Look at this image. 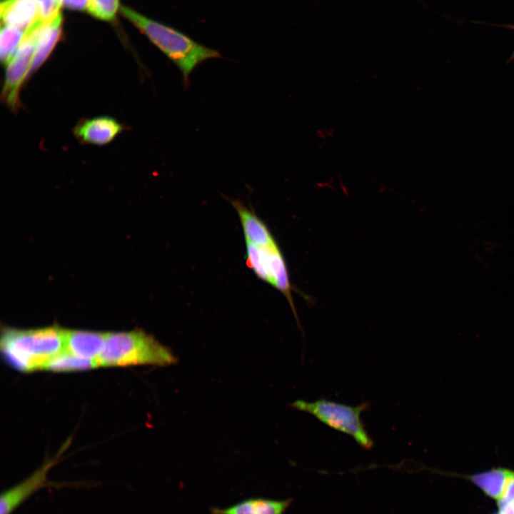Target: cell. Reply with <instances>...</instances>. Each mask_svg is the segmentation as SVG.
Wrapping results in <instances>:
<instances>
[{
	"label": "cell",
	"instance_id": "obj_1",
	"mask_svg": "<svg viewBox=\"0 0 514 514\" xmlns=\"http://www.w3.org/2000/svg\"><path fill=\"white\" fill-rule=\"evenodd\" d=\"M0 349L14 369L24 373L42 371L66 350L65 329L58 325L34 329L5 326L1 331Z\"/></svg>",
	"mask_w": 514,
	"mask_h": 514
},
{
	"label": "cell",
	"instance_id": "obj_2",
	"mask_svg": "<svg viewBox=\"0 0 514 514\" xmlns=\"http://www.w3.org/2000/svg\"><path fill=\"white\" fill-rule=\"evenodd\" d=\"M121 14L169 59L181 73L185 86L194 69L203 61L221 58L220 52L193 40L186 34L163 24L125 6Z\"/></svg>",
	"mask_w": 514,
	"mask_h": 514
},
{
	"label": "cell",
	"instance_id": "obj_3",
	"mask_svg": "<svg viewBox=\"0 0 514 514\" xmlns=\"http://www.w3.org/2000/svg\"><path fill=\"white\" fill-rule=\"evenodd\" d=\"M170 348L141 329L106 332L103 351L98 360L100 366H167L176 363Z\"/></svg>",
	"mask_w": 514,
	"mask_h": 514
},
{
	"label": "cell",
	"instance_id": "obj_4",
	"mask_svg": "<svg viewBox=\"0 0 514 514\" xmlns=\"http://www.w3.org/2000/svg\"><path fill=\"white\" fill-rule=\"evenodd\" d=\"M291 407L307 413L328 427L351 436L364 450H370L373 447V440L361 420L362 413L370 409V404L367 402L353 406L324 398L314 401L297 400L291 403Z\"/></svg>",
	"mask_w": 514,
	"mask_h": 514
},
{
	"label": "cell",
	"instance_id": "obj_5",
	"mask_svg": "<svg viewBox=\"0 0 514 514\" xmlns=\"http://www.w3.org/2000/svg\"><path fill=\"white\" fill-rule=\"evenodd\" d=\"M42 22L39 20L25 32L18 49L5 66V78L1 99L6 107L13 113H17L22 107L20 93L24 82L29 78L37 33Z\"/></svg>",
	"mask_w": 514,
	"mask_h": 514
},
{
	"label": "cell",
	"instance_id": "obj_6",
	"mask_svg": "<svg viewBox=\"0 0 514 514\" xmlns=\"http://www.w3.org/2000/svg\"><path fill=\"white\" fill-rule=\"evenodd\" d=\"M246 263L247 266L253 271L258 278L272 286L283 294L299 324L292 298V286L288 268L279 246L261 247L248 243H246Z\"/></svg>",
	"mask_w": 514,
	"mask_h": 514
},
{
	"label": "cell",
	"instance_id": "obj_7",
	"mask_svg": "<svg viewBox=\"0 0 514 514\" xmlns=\"http://www.w3.org/2000/svg\"><path fill=\"white\" fill-rule=\"evenodd\" d=\"M125 130V126L115 118L99 116L80 119L72 131L75 138L82 144L105 146Z\"/></svg>",
	"mask_w": 514,
	"mask_h": 514
},
{
	"label": "cell",
	"instance_id": "obj_8",
	"mask_svg": "<svg viewBox=\"0 0 514 514\" xmlns=\"http://www.w3.org/2000/svg\"><path fill=\"white\" fill-rule=\"evenodd\" d=\"M54 463L52 460L46 462L29 478L2 493L0 500V514H11L35 492L46 486L47 473Z\"/></svg>",
	"mask_w": 514,
	"mask_h": 514
},
{
	"label": "cell",
	"instance_id": "obj_9",
	"mask_svg": "<svg viewBox=\"0 0 514 514\" xmlns=\"http://www.w3.org/2000/svg\"><path fill=\"white\" fill-rule=\"evenodd\" d=\"M106 338L104 332L65 329L66 351L78 357L98 361Z\"/></svg>",
	"mask_w": 514,
	"mask_h": 514
},
{
	"label": "cell",
	"instance_id": "obj_10",
	"mask_svg": "<svg viewBox=\"0 0 514 514\" xmlns=\"http://www.w3.org/2000/svg\"><path fill=\"white\" fill-rule=\"evenodd\" d=\"M230 202L239 217L246 243L261 247L278 245L268 226L253 211L238 200Z\"/></svg>",
	"mask_w": 514,
	"mask_h": 514
},
{
	"label": "cell",
	"instance_id": "obj_11",
	"mask_svg": "<svg viewBox=\"0 0 514 514\" xmlns=\"http://www.w3.org/2000/svg\"><path fill=\"white\" fill-rule=\"evenodd\" d=\"M293 503L291 498L277 500L251 497L228 507H211V514H284Z\"/></svg>",
	"mask_w": 514,
	"mask_h": 514
},
{
	"label": "cell",
	"instance_id": "obj_12",
	"mask_svg": "<svg viewBox=\"0 0 514 514\" xmlns=\"http://www.w3.org/2000/svg\"><path fill=\"white\" fill-rule=\"evenodd\" d=\"M62 15L60 13L53 19L44 21L40 26L37 33L29 77L43 66L60 40L62 33Z\"/></svg>",
	"mask_w": 514,
	"mask_h": 514
},
{
	"label": "cell",
	"instance_id": "obj_13",
	"mask_svg": "<svg viewBox=\"0 0 514 514\" xmlns=\"http://www.w3.org/2000/svg\"><path fill=\"white\" fill-rule=\"evenodd\" d=\"M1 19L2 25L25 32L40 19L34 0H2Z\"/></svg>",
	"mask_w": 514,
	"mask_h": 514
},
{
	"label": "cell",
	"instance_id": "obj_14",
	"mask_svg": "<svg viewBox=\"0 0 514 514\" xmlns=\"http://www.w3.org/2000/svg\"><path fill=\"white\" fill-rule=\"evenodd\" d=\"M513 470L505 468H493L465 478L478 486L488 497L498 500Z\"/></svg>",
	"mask_w": 514,
	"mask_h": 514
},
{
	"label": "cell",
	"instance_id": "obj_15",
	"mask_svg": "<svg viewBox=\"0 0 514 514\" xmlns=\"http://www.w3.org/2000/svg\"><path fill=\"white\" fill-rule=\"evenodd\" d=\"M98 366L99 364L97 361L82 358L65 350L52 358L44 370L52 372H74L87 371Z\"/></svg>",
	"mask_w": 514,
	"mask_h": 514
},
{
	"label": "cell",
	"instance_id": "obj_16",
	"mask_svg": "<svg viewBox=\"0 0 514 514\" xmlns=\"http://www.w3.org/2000/svg\"><path fill=\"white\" fill-rule=\"evenodd\" d=\"M25 35V31L8 26H1L0 34V57L6 66L13 57Z\"/></svg>",
	"mask_w": 514,
	"mask_h": 514
},
{
	"label": "cell",
	"instance_id": "obj_17",
	"mask_svg": "<svg viewBox=\"0 0 514 514\" xmlns=\"http://www.w3.org/2000/svg\"><path fill=\"white\" fill-rule=\"evenodd\" d=\"M120 8V0H90L87 10L92 16L110 21Z\"/></svg>",
	"mask_w": 514,
	"mask_h": 514
},
{
	"label": "cell",
	"instance_id": "obj_18",
	"mask_svg": "<svg viewBox=\"0 0 514 514\" xmlns=\"http://www.w3.org/2000/svg\"><path fill=\"white\" fill-rule=\"evenodd\" d=\"M34 1L38 8L39 19L43 21H50L61 13V0Z\"/></svg>",
	"mask_w": 514,
	"mask_h": 514
},
{
	"label": "cell",
	"instance_id": "obj_19",
	"mask_svg": "<svg viewBox=\"0 0 514 514\" xmlns=\"http://www.w3.org/2000/svg\"><path fill=\"white\" fill-rule=\"evenodd\" d=\"M514 500V470L510 475L500 499L497 501L498 509Z\"/></svg>",
	"mask_w": 514,
	"mask_h": 514
},
{
	"label": "cell",
	"instance_id": "obj_20",
	"mask_svg": "<svg viewBox=\"0 0 514 514\" xmlns=\"http://www.w3.org/2000/svg\"><path fill=\"white\" fill-rule=\"evenodd\" d=\"M90 0H61L63 6L76 11L88 9Z\"/></svg>",
	"mask_w": 514,
	"mask_h": 514
},
{
	"label": "cell",
	"instance_id": "obj_21",
	"mask_svg": "<svg viewBox=\"0 0 514 514\" xmlns=\"http://www.w3.org/2000/svg\"><path fill=\"white\" fill-rule=\"evenodd\" d=\"M498 514H514V500L500 508Z\"/></svg>",
	"mask_w": 514,
	"mask_h": 514
},
{
	"label": "cell",
	"instance_id": "obj_22",
	"mask_svg": "<svg viewBox=\"0 0 514 514\" xmlns=\"http://www.w3.org/2000/svg\"><path fill=\"white\" fill-rule=\"evenodd\" d=\"M500 26L507 27V28H509V29H514V25H511V24H503V25H500ZM514 59V51H513V54H512L510 60H512V59Z\"/></svg>",
	"mask_w": 514,
	"mask_h": 514
},
{
	"label": "cell",
	"instance_id": "obj_23",
	"mask_svg": "<svg viewBox=\"0 0 514 514\" xmlns=\"http://www.w3.org/2000/svg\"><path fill=\"white\" fill-rule=\"evenodd\" d=\"M495 514H498V513H495Z\"/></svg>",
	"mask_w": 514,
	"mask_h": 514
}]
</instances>
